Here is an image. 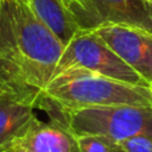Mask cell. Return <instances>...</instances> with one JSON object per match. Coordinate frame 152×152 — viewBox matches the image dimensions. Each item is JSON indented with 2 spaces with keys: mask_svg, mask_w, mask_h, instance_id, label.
Instances as JSON below:
<instances>
[{
  "mask_svg": "<svg viewBox=\"0 0 152 152\" xmlns=\"http://www.w3.org/2000/svg\"><path fill=\"white\" fill-rule=\"evenodd\" d=\"M64 44L26 0H0V81L37 108Z\"/></svg>",
  "mask_w": 152,
  "mask_h": 152,
  "instance_id": "cell-1",
  "label": "cell"
},
{
  "mask_svg": "<svg viewBox=\"0 0 152 152\" xmlns=\"http://www.w3.org/2000/svg\"><path fill=\"white\" fill-rule=\"evenodd\" d=\"M96 105L152 108V95L148 87L119 81L88 69L68 68L48 81L37 108L51 113Z\"/></svg>",
  "mask_w": 152,
  "mask_h": 152,
  "instance_id": "cell-2",
  "label": "cell"
},
{
  "mask_svg": "<svg viewBox=\"0 0 152 152\" xmlns=\"http://www.w3.org/2000/svg\"><path fill=\"white\" fill-rule=\"evenodd\" d=\"M74 136L104 135L120 143L136 135L152 136V108L136 105H96L48 113Z\"/></svg>",
  "mask_w": 152,
  "mask_h": 152,
  "instance_id": "cell-3",
  "label": "cell"
},
{
  "mask_svg": "<svg viewBox=\"0 0 152 152\" xmlns=\"http://www.w3.org/2000/svg\"><path fill=\"white\" fill-rule=\"evenodd\" d=\"M68 68L88 69L119 81L148 87L147 81L132 69L95 29H80L69 40L53 75Z\"/></svg>",
  "mask_w": 152,
  "mask_h": 152,
  "instance_id": "cell-4",
  "label": "cell"
},
{
  "mask_svg": "<svg viewBox=\"0 0 152 152\" xmlns=\"http://www.w3.org/2000/svg\"><path fill=\"white\" fill-rule=\"evenodd\" d=\"M95 31L150 84L152 80V32L116 24H103Z\"/></svg>",
  "mask_w": 152,
  "mask_h": 152,
  "instance_id": "cell-5",
  "label": "cell"
},
{
  "mask_svg": "<svg viewBox=\"0 0 152 152\" xmlns=\"http://www.w3.org/2000/svg\"><path fill=\"white\" fill-rule=\"evenodd\" d=\"M35 108L31 100L12 91L0 95V152H15L19 140L36 118Z\"/></svg>",
  "mask_w": 152,
  "mask_h": 152,
  "instance_id": "cell-6",
  "label": "cell"
},
{
  "mask_svg": "<svg viewBox=\"0 0 152 152\" xmlns=\"http://www.w3.org/2000/svg\"><path fill=\"white\" fill-rule=\"evenodd\" d=\"M103 24H116L152 32L151 0H91Z\"/></svg>",
  "mask_w": 152,
  "mask_h": 152,
  "instance_id": "cell-7",
  "label": "cell"
},
{
  "mask_svg": "<svg viewBox=\"0 0 152 152\" xmlns=\"http://www.w3.org/2000/svg\"><path fill=\"white\" fill-rule=\"evenodd\" d=\"M21 148L31 152H80L76 137L68 129L51 120L43 123L37 116L19 140L15 152Z\"/></svg>",
  "mask_w": 152,
  "mask_h": 152,
  "instance_id": "cell-8",
  "label": "cell"
},
{
  "mask_svg": "<svg viewBox=\"0 0 152 152\" xmlns=\"http://www.w3.org/2000/svg\"><path fill=\"white\" fill-rule=\"evenodd\" d=\"M26 1L59 37L64 47L80 31L75 19L67 11L63 0H26Z\"/></svg>",
  "mask_w": 152,
  "mask_h": 152,
  "instance_id": "cell-9",
  "label": "cell"
},
{
  "mask_svg": "<svg viewBox=\"0 0 152 152\" xmlns=\"http://www.w3.org/2000/svg\"><path fill=\"white\" fill-rule=\"evenodd\" d=\"M63 3L80 29H96L100 27V20L91 0H63Z\"/></svg>",
  "mask_w": 152,
  "mask_h": 152,
  "instance_id": "cell-10",
  "label": "cell"
},
{
  "mask_svg": "<svg viewBox=\"0 0 152 152\" xmlns=\"http://www.w3.org/2000/svg\"><path fill=\"white\" fill-rule=\"evenodd\" d=\"M80 152H119V143L104 135L75 136Z\"/></svg>",
  "mask_w": 152,
  "mask_h": 152,
  "instance_id": "cell-11",
  "label": "cell"
},
{
  "mask_svg": "<svg viewBox=\"0 0 152 152\" xmlns=\"http://www.w3.org/2000/svg\"><path fill=\"white\" fill-rule=\"evenodd\" d=\"M119 152H152V136L136 135L119 143Z\"/></svg>",
  "mask_w": 152,
  "mask_h": 152,
  "instance_id": "cell-12",
  "label": "cell"
},
{
  "mask_svg": "<svg viewBox=\"0 0 152 152\" xmlns=\"http://www.w3.org/2000/svg\"><path fill=\"white\" fill-rule=\"evenodd\" d=\"M8 91H11V89L8 88V87L5 86L4 83H1V81H0V95L4 94V92H8Z\"/></svg>",
  "mask_w": 152,
  "mask_h": 152,
  "instance_id": "cell-13",
  "label": "cell"
},
{
  "mask_svg": "<svg viewBox=\"0 0 152 152\" xmlns=\"http://www.w3.org/2000/svg\"><path fill=\"white\" fill-rule=\"evenodd\" d=\"M148 88H150V92H151V95H152V80L150 81V84H148Z\"/></svg>",
  "mask_w": 152,
  "mask_h": 152,
  "instance_id": "cell-14",
  "label": "cell"
},
{
  "mask_svg": "<svg viewBox=\"0 0 152 152\" xmlns=\"http://www.w3.org/2000/svg\"><path fill=\"white\" fill-rule=\"evenodd\" d=\"M16 152H31V151H28V150H23V148H21V150H18Z\"/></svg>",
  "mask_w": 152,
  "mask_h": 152,
  "instance_id": "cell-15",
  "label": "cell"
},
{
  "mask_svg": "<svg viewBox=\"0 0 152 152\" xmlns=\"http://www.w3.org/2000/svg\"><path fill=\"white\" fill-rule=\"evenodd\" d=\"M151 1H152V0H151Z\"/></svg>",
  "mask_w": 152,
  "mask_h": 152,
  "instance_id": "cell-16",
  "label": "cell"
}]
</instances>
